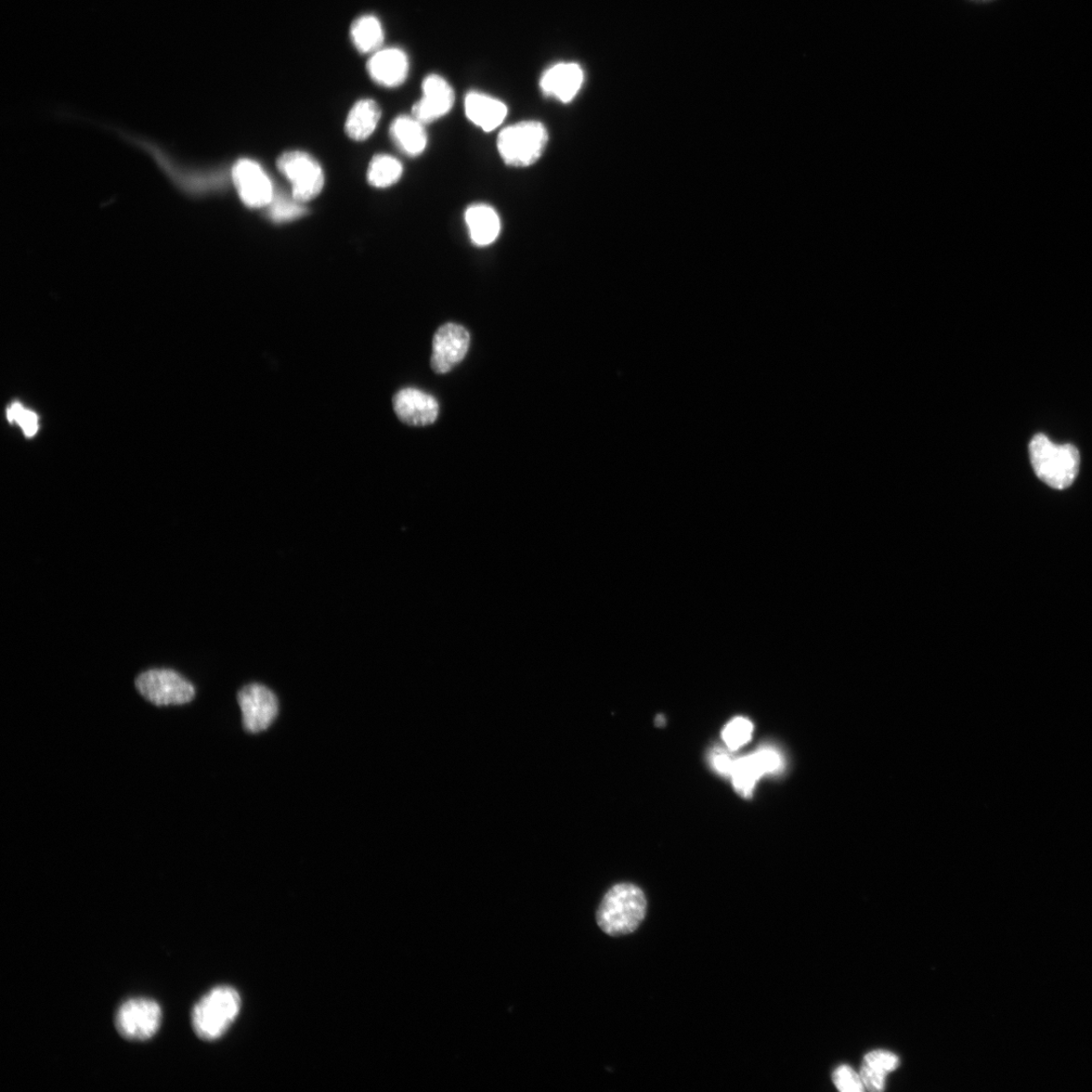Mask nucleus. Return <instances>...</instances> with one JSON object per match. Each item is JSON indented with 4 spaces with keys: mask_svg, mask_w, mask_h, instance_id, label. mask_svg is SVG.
<instances>
[{
    "mask_svg": "<svg viewBox=\"0 0 1092 1092\" xmlns=\"http://www.w3.org/2000/svg\"><path fill=\"white\" fill-rule=\"evenodd\" d=\"M644 891L630 883H619L603 897L597 924L610 937H621L637 930L646 916Z\"/></svg>",
    "mask_w": 1092,
    "mask_h": 1092,
    "instance_id": "nucleus-1",
    "label": "nucleus"
},
{
    "mask_svg": "<svg viewBox=\"0 0 1092 1092\" xmlns=\"http://www.w3.org/2000/svg\"><path fill=\"white\" fill-rule=\"evenodd\" d=\"M1030 457L1038 478L1057 490H1064L1073 484L1081 463L1077 448L1070 445L1053 444L1043 434H1038L1032 439Z\"/></svg>",
    "mask_w": 1092,
    "mask_h": 1092,
    "instance_id": "nucleus-2",
    "label": "nucleus"
},
{
    "mask_svg": "<svg viewBox=\"0 0 1092 1092\" xmlns=\"http://www.w3.org/2000/svg\"><path fill=\"white\" fill-rule=\"evenodd\" d=\"M241 1008L239 993L229 986L214 988L194 1007L193 1031L205 1041L222 1037L238 1016Z\"/></svg>",
    "mask_w": 1092,
    "mask_h": 1092,
    "instance_id": "nucleus-3",
    "label": "nucleus"
},
{
    "mask_svg": "<svg viewBox=\"0 0 1092 1092\" xmlns=\"http://www.w3.org/2000/svg\"><path fill=\"white\" fill-rule=\"evenodd\" d=\"M548 142L549 134L543 124L526 121L505 128L498 137L497 147L507 165L528 167L540 159Z\"/></svg>",
    "mask_w": 1092,
    "mask_h": 1092,
    "instance_id": "nucleus-4",
    "label": "nucleus"
},
{
    "mask_svg": "<svg viewBox=\"0 0 1092 1092\" xmlns=\"http://www.w3.org/2000/svg\"><path fill=\"white\" fill-rule=\"evenodd\" d=\"M139 693L156 706L182 705L190 702L196 690L181 675L166 669L142 673L136 680Z\"/></svg>",
    "mask_w": 1092,
    "mask_h": 1092,
    "instance_id": "nucleus-5",
    "label": "nucleus"
},
{
    "mask_svg": "<svg viewBox=\"0 0 1092 1092\" xmlns=\"http://www.w3.org/2000/svg\"><path fill=\"white\" fill-rule=\"evenodd\" d=\"M279 171L292 185V196L302 204L314 200L324 187L320 164L302 151L283 153L278 160Z\"/></svg>",
    "mask_w": 1092,
    "mask_h": 1092,
    "instance_id": "nucleus-6",
    "label": "nucleus"
},
{
    "mask_svg": "<svg viewBox=\"0 0 1092 1092\" xmlns=\"http://www.w3.org/2000/svg\"><path fill=\"white\" fill-rule=\"evenodd\" d=\"M162 1011L158 1003L146 998L126 1001L115 1016L116 1030L131 1041H145L160 1028Z\"/></svg>",
    "mask_w": 1092,
    "mask_h": 1092,
    "instance_id": "nucleus-7",
    "label": "nucleus"
},
{
    "mask_svg": "<svg viewBox=\"0 0 1092 1092\" xmlns=\"http://www.w3.org/2000/svg\"><path fill=\"white\" fill-rule=\"evenodd\" d=\"M238 704L244 728L252 734L267 730L279 713L277 696L259 684L245 686L238 694Z\"/></svg>",
    "mask_w": 1092,
    "mask_h": 1092,
    "instance_id": "nucleus-8",
    "label": "nucleus"
},
{
    "mask_svg": "<svg viewBox=\"0 0 1092 1092\" xmlns=\"http://www.w3.org/2000/svg\"><path fill=\"white\" fill-rule=\"evenodd\" d=\"M232 178L242 202L260 209L267 206L275 196L271 181L263 167L250 159H241L233 167Z\"/></svg>",
    "mask_w": 1092,
    "mask_h": 1092,
    "instance_id": "nucleus-9",
    "label": "nucleus"
},
{
    "mask_svg": "<svg viewBox=\"0 0 1092 1092\" xmlns=\"http://www.w3.org/2000/svg\"><path fill=\"white\" fill-rule=\"evenodd\" d=\"M471 336L461 325L448 323L441 326L433 337L432 368L438 374L449 372L465 357Z\"/></svg>",
    "mask_w": 1092,
    "mask_h": 1092,
    "instance_id": "nucleus-10",
    "label": "nucleus"
},
{
    "mask_svg": "<svg viewBox=\"0 0 1092 1092\" xmlns=\"http://www.w3.org/2000/svg\"><path fill=\"white\" fill-rule=\"evenodd\" d=\"M783 760L772 748H763L751 755L736 760L732 772L733 782L740 795L748 796L758 780L765 774L782 768Z\"/></svg>",
    "mask_w": 1092,
    "mask_h": 1092,
    "instance_id": "nucleus-11",
    "label": "nucleus"
},
{
    "mask_svg": "<svg viewBox=\"0 0 1092 1092\" xmlns=\"http://www.w3.org/2000/svg\"><path fill=\"white\" fill-rule=\"evenodd\" d=\"M422 88L423 98L412 109L416 120L422 124L432 123L451 111L454 93L444 77L436 74L427 76Z\"/></svg>",
    "mask_w": 1092,
    "mask_h": 1092,
    "instance_id": "nucleus-12",
    "label": "nucleus"
},
{
    "mask_svg": "<svg viewBox=\"0 0 1092 1092\" xmlns=\"http://www.w3.org/2000/svg\"><path fill=\"white\" fill-rule=\"evenodd\" d=\"M393 405L398 418L409 426L432 425L438 417V402L417 388L401 389L393 399Z\"/></svg>",
    "mask_w": 1092,
    "mask_h": 1092,
    "instance_id": "nucleus-13",
    "label": "nucleus"
},
{
    "mask_svg": "<svg viewBox=\"0 0 1092 1092\" xmlns=\"http://www.w3.org/2000/svg\"><path fill=\"white\" fill-rule=\"evenodd\" d=\"M584 82L582 68L576 63H558L541 77L543 94L562 102H569L578 95Z\"/></svg>",
    "mask_w": 1092,
    "mask_h": 1092,
    "instance_id": "nucleus-14",
    "label": "nucleus"
},
{
    "mask_svg": "<svg viewBox=\"0 0 1092 1092\" xmlns=\"http://www.w3.org/2000/svg\"><path fill=\"white\" fill-rule=\"evenodd\" d=\"M372 80L385 87H396L406 81L409 72L407 55L400 49L376 51L368 63Z\"/></svg>",
    "mask_w": 1092,
    "mask_h": 1092,
    "instance_id": "nucleus-15",
    "label": "nucleus"
},
{
    "mask_svg": "<svg viewBox=\"0 0 1092 1092\" xmlns=\"http://www.w3.org/2000/svg\"><path fill=\"white\" fill-rule=\"evenodd\" d=\"M464 108L467 118L485 132L500 127L508 114V109L501 100L480 93L467 95Z\"/></svg>",
    "mask_w": 1092,
    "mask_h": 1092,
    "instance_id": "nucleus-16",
    "label": "nucleus"
},
{
    "mask_svg": "<svg viewBox=\"0 0 1092 1092\" xmlns=\"http://www.w3.org/2000/svg\"><path fill=\"white\" fill-rule=\"evenodd\" d=\"M470 237L474 244L485 247L495 242L500 235V217L488 205H474L466 210L464 216Z\"/></svg>",
    "mask_w": 1092,
    "mask_h": 1092,
    "instance_id": "nucleus-17",
    "label": "nucleus"
},
{
    "mask_svg": "<svg viewBox=\"0 0 1092 1092\" xmlns=\"http://www.w3.org/2000/svg\"><path fill=\"white\" fill-rule=\"evenodd\" d=\"M389 134L396 146L409 156L420 155L427 146L424 124L414 116H399L391 125Z\"/></svg>",
    "mask_w": 1092,
    "mask_h": 1092,
    "instance_id": "nucleus-18",
    "label": "nucleus"
},
{
    "mask_svg": "<svg viewBox=\"0 0 1092 1092\" xmlns=\"http://www.w3.org/2000/svg\"><path fill=\"white\" fill-rule=\"evenodd\" d=\"M381 109L372 99H361L348 114L345 123L346 134L356 141L368 139L378 126Z\"/></svg>",
    "mask_w": 1092,
    "mask_h": 1092,
    "instance_id": "nucleus-19",
    "label": "nucleus"
},
{
    "mask_svg": "<svg viewBox=\"0 0 1092 1092\" xmlns=\"http://www.w3.org/2000/svg\"><path fill=\"white\" fill-rule=\"evenodd\" d=\"M350 37L361 53H375L384 43L385 33L378 18L362 16L351 24Z\"/></svg>",
    "mask_w": 1092,
    "mask_h": 1092,
    "instance_id": "nucleus-20",
    "label": "nucleus"
},
{
    "mask_svg": "<svg viewBox=\"0 0 1092 1092\" xmlns=\"http://www.w3.org/2000/svg\"><path fill=\"white\" fill-rule=\"evenodd\" d=\"M402 174V166L399 160L388 155H376L372 160L368 180L372 187L387 188L396 184Z\"/></svg>",
    "mask_w": 1092,
    "mask_h": 1092,
    "instance_id": "nucleus-21",
    "label": "nucleus"
},
{
    "mask_svg": "<svg viewBox=\"0 0 1092 1092\" xmlns=\"http://www.w3.org/2000/svg\"><path fill=\"white\" fill-rule=\"evenodd\" d=\"M306 213L307 209L302 203L297 202L293 196L288 197L287 194L281 192H275V196L267 205V215L276 223L291 222V220L303 217Z\"/></svg>",
    "mask_w": 1092,
    "mask_h": 1092,
    "instance_id": "nucleus-22",
    "label": "nucleus"
},
{
    "mask_svg": "<svg viewBox=\"0 0 1092 1092\" xmlns=\"http://www.w3.org/2000/svg\"><path fill=\"white\" fill-rule=\"evenodd\" d=\"M752 731L753 726L750 720L744 718H737L725 726L722 732V738L725 745L735 751L750 742Z\"/></svg>",
    "mask_w": 1092,
    "mask_h": 1092,
    "instance_id": "nucleus-23",
    "label": "nucleus"
},
{
    "mask_svg": "<svg viewBox=\"0 0 1092 1092\" xmlns=\"http://www.w3.org/2000/svg\"><path fill=\"white\" fill-rule=\"evenodd\" d=\"M833 1079L837 1088L843 1092H861L865 1088L860 1074L850 1066H840L834 1072Z\"/></svg>",
    "mask_w": 1092,
    "mask_h": 1092,
    "instance_id": "nucleus-24",
    "label": "nucleus"
},
{
    "mask_svg": "<svg viewBox=\"0 0 1092 1092\" xmlns=\"http://www.w3.org/2000/svg\"><path fill=\"white\" fill-rule=\"evenodd\" d=\"M864 1063L887 1074L899 1068L900 1058L891 1052L878 1050L868 1053Z\"/></svg>",
    "mask_w": 1092,
    "mask_h": 1092,
    "instance_id": "nucleus-25",
    "label": "nucleus"
},
{
    "mask_svg": "<svg viewBox=\"0 0 1092 1092\" xmlns=\"http://www.w3.org/2000/svg\"><path fill=\"white\" fill-rule=\"evenodd\" d=\"M8 420L18 422L23 432L28 436H34L38 431L37 416L30 411L24 410L20 404H14L8 410Z\"/></svg>",
    "mask_w": 1092,
    "mask_h": 1092,
    "instance_id": "nucleus-26",
    "label": "nucleus"
},
{
    "mask_svg": "<svg viewBox=\"0 0 1092 1092\" xmlns=\"http://www.w3.org/2000/svg\"><path fill=\"white\" fill-rule=\"evenodd\" d=\"M887 1073L879 1071L864 1063L860 1072L864 1086L870 1091H881L886 1086Z\"/></svg>",
    "mask_w": 1092,
    "mask_h": 1092,
    "instance_id": "nucleus-27",
    "label": "nucleus"
},
{
    "mask_svg": "<svg viewBox=\"0 0 1092 1092\" xmlns=\"http://www.w3.org/2000/svg\"><path fill=\"white\" fill-rule=\"evenodd\" d=\"M735 762L736 760L732 758L730 753L720 751L715 752L712 758V765L715 770L724 776L732 775Z\"/></svg>",
    "mask_w": 1092,
    "mask_h": 1092,
    "instance_id": "nucleus-28",
    "label": "nucleus"
}]
</instances>
